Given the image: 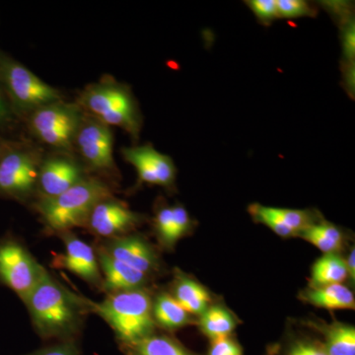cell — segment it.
<instances>
[{"instance_id":"cell-13","label":"cell","mask_w":355,"mask_h":355,"mask_svg":"<svg viewBox=\"0 0 355 355\" xmlns=\"http://www.w3.org/2000/svg\"><path fill=\"white\" fill-rule=\"evenodd\" d=\"M64 234L65 252L53 259V266L69 270L90 284H101V270L92 247L69 232Z\"/></svg>"},{"instance_id":"cell-2","label":"cell","mask_w":355,"mask_h":355,"mask_svg":"<svg viewBox=\"0 0 355 355\" xmlns=\"http://www.w3.org/2000/svg\"><path fill=\"white\" fill-rule=\"evenodd\" d=\"M25 304L34 326L46 338L69 336L76 331L86 306L80 298L53 279L46 270Z\"/></svg>"},{"instance_id":"cell-11","label":"cell","mask_w":355,"mask_h":355,"mask_svg":"<svg viewBox=\"0 0 355 355\" xmlns=\"http://www.w3.org/2000/svg\"><path fill=\"white\" fill-rule=\"evenodd\" d=\"M121 153L137 170L140 184H156L168 190L174 188L177 176L174 161L156 150L153 144L123 147Z\"/></svg>"},{"instance_id":"cell-18","label":"cell","mask_w":355,"mask_h":355,"mask_svg":"<svg viewBox=\"0 0 355 355\" xmlns=\"http://www.w3.org/2000/svg\"><path fill=\"white\" fill-rule=\"evenodd\" d=\"M306 302L328 310H354V292L343 284L312 287L303 292Z\"/></svg>"},{"instance_id":"cell-10","label":"cell","mask_w":355,"mask_h":355,"mask_svg":"<svg viewBox=\"0 0 355 355\" xmlns=\"http://www.w3.org/2000/svg\"><path fill=\"white\" fill-rule=\"evenodd\" d=\"M74 155L57 151L44 155L38 179L41 198L58 197L88 177L83 162Z\"/></svg>"},{"instance_id":"cell-12","label":"cell","mask_w":355,"mask_h":355,"mask_svg":"<svg viewBox=\"0 0 355 355\" xmlns=\"http://www.w3.org/2000/svg\"><path fill=\"white\" fill-rule=\"evenodd\" d=\"M141 219L140 214L112 196L95 205L86 226L102 237L116 238L135 228Z\"/></svg>"},{"instance_id":"cell-15","label":"cell","mask_w":355,"mask_h":355,"mask_svg":"<svg viewBox=\"0 0 355 355\" xmlns=\"http://www.w3.org/2000/svg\"><path fill=\"white\" fill-rule=\"evenodd\" d=\"M105 251L116 260L147 275L156 266V257L144 240L135 236L113 238Z\"/></svg>"},{"instance_id":"cell-31","label":"cell","mask_w":355,"mask_h":355,"mask_svg":"<svg viewBox=\"0 0 355 355\" xmlns=\"http://www.w3.org/2000/svg\"><path fill=\"white\" fill-rule=\"evenodd\" d=\"M286 355H328L323 345L311 342H297L289 349Z\"/></svg>"},{"instance_id":"cell-4","label":"cell","mask_w":355,"mask_h":355,"mask_svg":"<svg viewBox=\"0 0 355 355\" xmlns=\"http://www.w3.org/2000/svg\"><path fill=\"white\" fill-rule=\"evenodd\" d=\"M90 306L123 342L132 345L153 336L155 327L153 301L141 289L116 292L103 302Z\"/></svg>"},{"instance_id":"cell-5","label":"cell","mask_w":355,"mask_h":355,"mask_svg":"<svg viewBox=\"0 0 355 355\" xmlns=\"http://www.w3.org/2000/svg\"><path fill=\"white\" fill-rule=\"evenodd\" d=\"M0 83L21 121L35 110L62 100L58 89L44 83L31 70L0 49Z\"/></svg>"},{"instance_id":"cell-14","label":"cell","mask_w":355,"mask_h":355,"mask_svg":"<svg viewBox=\"0 0 355 355\" xmlns=\"http://www.w3.org/2000/svg\"><path fill=\"white\" fill-rule=\"evenodd\" d=\"M248 211L254 221L268 226L275 234L284 238L299 235L316 221L311 210L282 209L253 203L248 207Z\"/></svg>"},{"instance_id":"cell-27","label":"cell","mask_w":355,"mask_h":355,"mask_svg":"<svg viewBox=\"0 0 355 355\" xmlns=\"http://www.w3.org/2000/svg\"><path fill=\"white\" fill-rule=\"evenodd\" d=\"M279 19L316 17V6L304 0H277Z\"/></svg>"},{"instance_id":"cell-33","label":"cell","mask_w":355,"mask_h":355,"mask_svg":"<svg viewBox=\"0 0 355 355\" xmlns=\"http://www.w3.org/2000/svg\"><path fill=\"white\" fill-rule=\"evenodd\" d=\"M354 260H355V251H354V248H352V251H350L349 257H347V260L345 261V263H347V272H349V275L350 277H352V280H354V277H355Z\"/></svg>"},{"instance_id":"cell-1","label":"cell","mask_w":355,"mask_h":355,"mask_svg":"<svg viewBox=\"0 0 355 355\" xmlns=\"http://www.w3.org/2000/svg\"><path fill=\"white\" fill-rule=\"evenodd\" d=\"M76 103L85 113L105 125L125 130L137 146L144 125V116L128 84L119 83L113 76H104L98 83L88 84L81 91Z\"/></svg>"},{"instance_id":"cell-24","label":"cell","mask_w":355,"mask_h":355,"mask_svg":"<svg viewBox=\"0 0 355 355\" xmlns=\"http://www.w3.org/2000/svg\"><path fill=\"white\" fill-rule=\"evenodd\" d=\"M324 349L328 355H355L354 327L333 323L324 329Z\"/></svg>"},{"instance_id":"cell-32","label":"cell","mask_w":355,"mask_h":355,"mask_svg":"<svg viewBox=\"0 0 355 355\" xmlns=\"http://www.w3.org/2000/svg\"><path fill=\"white\" fill-rule=\"evenodd\" d=\"M32 355H78V352L73 343H64L39 350L36 354Z\"/></svg>"},{"instance_id":"cell-3","label":"cell","mask_w":355,"mask_h":355,"mask_svg":"<svg viewBox=\"0 0 355 355\" xmlns=\"http://www.w3.org/2000/svg\"><path fill=\"white\" fill-rule=\"evenodd\" d=\"M111 188L97 177H87L58 197L40 198L37 205L46 226L57 232L83 227L98 202L112 197Z\"/></svg>"},{"instance_id":"cell-9","label":"cell","mask_w":355,"mask_h":355,"mask_svg":"<svg viewBox=\"0 0 355 355\" xmlns=\"http://www.w3.org/2000/svg\"><path fill=\"white\" fill-rule=\"evenodd\" d=\"M44 268L15 240H0V282L15 292L24 303Z\"/></svg>"},{"instance_id":"cell-19","label":"cell","mask_w":355,"mask_h":355,"mask_svg":"<svg viewBox=\"0 0 355 355\" xmlns=\"http://www.w3.org/2000/svg\"><path fill=\"white\" fill-rule=\"evenodd\" d=\"M347 263L336 253L324 254L313 265L311 272V286L322 287L340 284L347 279Z\"/></svg>"},{"instance_id":"cell-7","label":"cell","mask_w":355,"mask_h":355,"mask_svg":"<svg viewBox=\"0 0 355 355\" xmlns=\"http://www.w3.org/2000/svg\"><path fill=\"white\" fill-rule=\"evenodd\" d=\"M44 154L25 140L9 139L0 156V197L28 200L38 189L40 166Z\"/></svg>"},{"instance_id":"cell-22","label":"cell","mask_w":355,"mask_h":355,"mask_svg":"<svg viewBox=\"0 0 355 355\" xmlns=\"http://www.w3.org/2000/svg\"><path fill=\"white\" fill-rule=\"evenodd\" d=\"M200 330L210 340L227 338L236 328V320L221 306H209L200 318Z\"/></svg>"},{"instance_id":"cell-26","label":"cell","mask_w":355,"mask_h":355,"mask_svg":"<svg viewBox=\"0 0 355 355\" xmlns=\"http://www.w3.org/2000/svg\"><path fill=\"white\" fill-rule=\"evenodd\" d=\"M154 224L157 231V234L168 247L176 244L174 241L175 216L173 205H161L156 209Z\"/></svg>"},{"instance_id":"cell-30","label":"cell","mask_w":355,"mask_h":355,"mask_svg":"<svg viewBox=\"0 0 355 355\" xmlns=\"http://www.w3.org/2000/svg\"><path fill=\"white\" fill-rule=\"evenodd\" d=\"M207 355H243L239 343L229 338L212 340Z\"/></svg>"},{"instance_id":"cell-23","label":"cell","mask_w":355,"mask_h":355,"mask_svg":"<svg viewBox=\"0 0 355 355\" xmlns=\"http://www.w3.org/2000/svg\"><path fill=\"white\" fill-rule=\"evenodd\" d=\"M189 315L176 299L167 293L160 294L153 305L154 321L170 330L188 324Z\"/></svg>"},{"instance_id":"cell-28","label":"cell","mask_w":355,"mask_h":355,"mask_svg":"<svg viewBox=\"0 0 355 355\" xmlns=\"http://www.w3.org/2000/svg\"><path fill=\"white\" fill-rule=\"evenodd\" d=\"M245 3L261 25L270 26L275 20L279 19L277 0H250L245 1Z\"/></svg>"},{"instance_id":"cell-8","label":"cell","mask_w":355,"mask_h":355,"mask_svg":"<svg viewBox=\"0 0 355 355\" xmlns=\"http://www.w3.org/2000/svg\"><path fill=\"white\" fill-rule=\"evenodd\" d=\"M114 142L112 128L84 112L74 141V153L79 155L86 170L102 176H118Z\"/></svg>"},{"instance_id":"cell-16","label":"cell","mask_w":355,"mask_h":355,"mask_svg":"<svg viewBox=\"0 0 355 355\" xmlns=\"http://www.w3.org/2000/svg\"><path fill=\"white\" fill-rule=\"evenodd\" d=\"M98 263L104 273V286L111 293L139 289L146 282V275L116 260L105 250L98 253Z\"/></svg>"},{"instance_id":"cell-6","label":"cell","mask_w":355,"mask_h":355,"mask_svg":"<svg viewBox=\"0 0 355 355\" xmlns=\"http://www.w3.org/2000/svg\"><path fill=\"white\" fill-rule=\"evenodd\" d=\"M83 113L76 102L62 99L35 110L24 121L30 133L44 146L57 153H74V141Z\"/></svg>"},{"instance_id":"cell-21","label":"cell","mask_w":355,"mask_h":355,"mask_svg":"<svg viewBox=\"0 0 355 355\" xmlns=\"http://www.w3.org/2000/svg\"><path fill=\"white\" fill-rule=\"evenodd\" d=\"M188 314L202 315L209 307V294L195 280L181 277L175 286L174 296Z\"/></svg>"},{"instance_id":"cell-29","label":"cell","mask_w":355,"mask_h":355,"mask_svg":"<svg viewBox=\"0 0 355 355\" xmlns=\"http://www.w3.org/2000/svg\"><path fill=\"white\" fill-rule=\"evenodd\" d=\"M20 121L14 112L3 86L0 83V135L6 137L7 133L12 132Z\"/></svg>"},{"instance_id":"cell-34","label":"cell","mask_w":355,"mask_h":355,"mask_svg":"<svg viewBox=\"0 0 355 355\" xmlns=\"http://www.w3.org/2000/svg\"><path fill=\"white\" fill-rule=\"evenodd\" d=\"M8 141L9 139H6V137L0 135V156H1L2 153H3L4 149H6V147L7 146V144H8Z\"/></svg>"},{"instance_id":"cell-20","label":"cell","mask_w":355,"mask_h":355,"mask_svg":"<svg viewBox=\"0 0 355 355\" xmlns=\"http://www.w3.org/2000/svg\"><path fill=\"white\" fill-rule=\"evenodd\" d=\"M306 241L314 245L324 254L336 253L342 248L343 236L340 228L330 222L315 221L299 235Z\"/></svg>"},{"instance_id":"cell-17","label":"cell","mask_w":355,"mask_h":355,"mask_svg":"<svg viewBox=\"0 0 355 355\" xmlns=\"http://www.w3.org/2000/svg\"><path fill=\"white\" fill-rule=\"evenodd\" d=\"M331 12L336 15V20H340L342 31L343 46V77L345 87L350 97H354L355 83V26L354 13L347 4H331Z\"/></svg>"},{"instance_id":"cell-25","label":"cell","mask_w":355,"mask_h":355,"mask_svg":"<svg viewBox=\"0 0 355 355\" xmlns=\"http://www.w3.org/2000/svg\"><path fill=\"white\" fill-rule=\"evenodd\" d=\"M135 355H195L181 345L161 336H150L132 345Z\"/></svg>"}]
</instances>
